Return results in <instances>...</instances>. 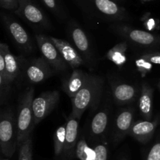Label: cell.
Segmentation results:
<instances>
[{
	"label": "cell",
	"mask_w": 160,
	"mask_h": 160,
	"mask_svg": "<svg viewBox=\"0 0 160 160\" xmlns=\"http://www.w3.org/2000/svg\"><path fill=\"white\" fill-rule=\"evenodd\" d=\"M103 88V79L96 75H90L88 79L76 95L71 98V115L80 119L89 107H93L100 98Z\"/></svg>",
	"instance_id": "1"
},
{
	"label": "cell",
	"mask_w": 160,
	"mask_h": 160,
	"mask_svg": "<svg viewBox=\"0 0 160 160\" xmlns=\"http://www.w3.org/2000/svg\"><path fill=\"white\" fill-rule=\"evenodd\" d=\"M34 88L29 87L23 92L20 99L17 116V146L19 147L28 139L32 131L34 124L33 112Z\"/></svg>",
	"instance_id": "2"
},
{
	"label": "cell",
	"mask_w": 160,
	"mask_h": 160,
	"mask_svg": "<svg viewBox=\"0 0 160 160\" xmlns=\"http://www.w3.org/2000/svg\"><path fill=\"white\" fill-rule=\"evenodd\" d=\"M0 146L2 153L6 157L12 156L17 146V121L10 110L1 114Z\"/></svg>",
	"instance_id": "3"
},
{
	"label": "cell",
	"mask_w": 160,
	"mask_h": 160,
	"mask_svg": "<svg viewBox=\"0 0 160 160\" xmlns=\"http://www.w3.org/2000/svg\"><path fill=\"white\" fill-rule=\"evenodd\" d=\"M35 39L42 57L50 64L54 72L64 71L69 67L50 37L44 35H36Z\"/></svg>",
	"instance_id": "4"
},
{
	"label": "cell",
	"mask_w": 160,
	"mask_h": 160,
	"mask_svg": "<svg viewBox=\"0 0 160 160\" xmlns=\"http://www.w3.org/2000/svg\"><path fill=\"white\" fill-rule=\"evenodd\" d=\"M59 100V93L56 90L43 92L33 100L34 125L48 116L56 108Z\"/></svg>",
	"instance_id": "5"
},
{
	"label": "cell",
	"mask_w": 160,
	"mask_h": 160,
	"mask_svg": "<svg viewBox=\"0 0 160 160\" xmlns=\"http://www.w3.org/2000/svg\"><path fill=\"white\" fill-rule=\"evenodd\" d=\"M2 19L8 34L16 45L25 53L32 51L34 48L32 40L22 25L9 16H3Z\"/></svg>",
	"instance_id": "6"
},
{
	"label": "cell",
	"mask_w": 160,
	"mask_h": 160,
	"mask_svg": "<svg viewBox=\"0 0 160 160\" xmlns=\"http://www.w3.org/2000/svg\"><path fill=\"white\" fill-rule=\"evenodd\" d=\"M52 67L43 57L34 58L28 63L26 68V76L31 83H39L52 76Z\"/></svg>",
	"instance_id": "7"
},
{
	"label": "cell",
	"mask_w": 160,
	"mask_h": 160,
	"mask_svg": "<svg viewBox=\"0 0 160 160\" xmlns=\"http://www.w3.org/2000/svg\"><path fill=\"white\" fill-rule=\"evenodd\" d=\"M66 125L65 144L61 158L62 160H70L75 156V150L78 143V119L70 114Z\"/></svg>",
	"instance_id": "8"
},
{
	"label": "cell",
	"mask_w": 160,
	"mask_h": 160,
	"mask_svg": "<svg viewBox=\"0 0 160 160\" xmlns=\"http://www.w3.org/2000/svg\"><path fill=\"white\" fill-rule=\"evenodd\" d=\"M15 13L33 24H47V18L42 9L31 0H19V7Z\"/></svg>",
	"instance_id": "9"
},
{
	"label": "cell",
	"mask_w": 160,
	"mask_h": 160,
	"mask_svg": "<svg viewBox=\"0 0 160 160\" xmlns=\"http://www.w3.org/2000/svg\"><path fill=\"white\" fill-rule=\"evenodd\" d=\"M159 123V117L152 121L143 120L134 122L128 135L142 144H146L152 138Z\"/></svg>",
	"instance_id": "10"
},
{
	"label": "cell",
	"mask_w": 160,
	"mask_h": 160,
	"mask_svg": "<svg viewBox=\"0 0 160 160\" xmlns=\"http://www.w3.org/2000/svg\"><path fill=\"white\" fill-rule=\"evenodd\" d=\"M51 40L59 50L64 61L67 62L69 67L75 69L84 64V60L78 50L67 41L49 36Z\"/></svg>",
	"instance_id": "11"
},
{
	"label": "cell",
	"mask_w": 160,
	"mask_h": 160,
	"mask_svg": "<svg viewBox=\"0 0 160 160\" xmlns=\"http://www.w3.org/2000/svg\"><path fill=\"white\" fill-rule=\"evenodd\" d=\"M121 31L128 39L138 45L144 46L160 45V35L152 34L150 31L130 28H123Z\"/></svg>",
	"instance_id": "12"
},
{
	"label": "cell",
	"mask_w": 160,
	"mask_h": 160,
	"mask_svg": "<svg viewBox=\"0 0 160 160\" xmlns=\"http://www.w3.org/2000/svg\"><path fill=\"white\" fill-rule=\"evenodd\" d=\"M0 50L4 53L6 72L9 83H12L21 73L23 60L22 56H16L10 53L7 44L2 42L0 44Z\"/></svg>",
	"instance_id": "13"
},
{
	"label": "cell",
	"mask_w": 160,
	"mask_h": 160,
	"mask_svg": "<svg viewBox=\"0 0 160 160\" xmlns=\"http://www.w3.org/2000/svg\"><path fill=\"white\" fill-rule=\"evenodd\" d=\"M134 111L132 108H125L118 113L115 121L114 141L116 143L120 142L126 135H128L134 123Z\"/></svg>",
	"instance_id": "14"
},
{
	"label": "cell",
	"mask_w": 160,
	"mask_h": 160,
	"mask_svg": "<svg viewBox=\"0 0 160 160\" xmlns=\"http://www.w3.org/2000/svg\"><path fill=\"white\" fill-rule=\"evenodd\" d=\"M89 75L90 74L86 73L81 69H73L70 78L62 85V89L70 99L73 98L85 84L87 80L88 79Z\"/></svg>",
	"instance_id": "15"
},
{
	"label": "cell",
	"mask_w": 160,
	"mask_h": 160,
	"mask_svg": "<svg viewBox=\"0 0 160 160\" xmlns=\"http://www.w3.org/2000/svg\"><path fill=\"white\" fill-rule=\"evenodd\" d=\"M114 100L118 104H126L134 101L138 94V89L132 85L117 83L112 86Z\"/></svg>",
	"instance_id": "16"
},
{
	"label": "cell",
	"mask_w": 160,
	"mask_h": 160,
	"mask_svg": "<svg viewBox=\"0 0 160 160\" xmlns=\"http://www.w3.org/2000/svg\"><path fill=\"white\" fill-rule=\"evenodd\" d=\"M153 93L154 90L148 83H142L139 97V110L145 120H151L152 117Z\"/></svg>",
	"instance_id": "17"
},
{
	"label": "cell",
	"mask_w": 160,
	"mask_h": 160,
	"mask_svg": "<svg viewBox=\"0 0 160 160\" xmlns=\"http://www.w3.org/2000/svg\"><path fill=\"white\" fill-rule=\"evenodd\" d=\"M70 38L81 56L88 60L91 56L90 44L84 31L79 27L73 26L70 30Z\"/></svg>",
	"instance_id": "18"
},
{
	"label": "cell",
	"mask_w": 160,
	"mask_h": 160,
	"mask_svg": "<svg viewBox=\"0 0 160 160\" xmlns=\"http://www.w3.org/2000/svg\"><path fill=\"white\" fill-rule=\"evenodd\" d=\"M109 124V111L107 109L98 111L91 122V134L92 137L99 139L104 135Z\"/></svg>",
	"instance_id": "19"
},
{
	"label": "cell",
	"mask_w": 160,
	"mask_h": 160,
	"mask_svg": "<svg viewBox=\"0 0 160 160\" xmlns=\"http://www.w3.org/2000/svg\"><path fill=\"white\" fill-rule=\"evenodd\" d=\"M97 9L103 14L120 18L124 13V9L112 0H95Z\"/></svg>",
	"instance_id": "20"
},
{
	"label": "cell",
	"mask_w": 160,
	"mask_h": 160,
	"mask_svg": "<svg viewBox=\"0 0 160 160\" xmlns=\"http://www.w3.org/2000/svg\"><path fill=\"white\" fill-rule=\"evenodd\" d=\"M128 45L126 42H121L117 43L111 48L106 53V57L109 61L117 66H123L127 61L126 52Z\"/></svg>",
	"instance_id": "21"
},
{
	"label": "cell",
	"mask_w": 160,
	"mask_h": 160,
	"mask_svg": "<svg viewBox=\"0 0 160 160\" xmlns=\"http://www.w3.org/2000/svg\"><path fill=\"white\" fill-rule=\"evenodd\" d=\"M75 156L80 160H95V151L88 144L84 138H80L77 143Z\"/></svg>",
	"instance_id": "22"
},
{
	"label": "cell",
	"mask_w": 160,
	"mask_h": 160,
	"mask_svg": "<svg viewBox=\"0 0 160 160\" xmlns=\"http://www.w3.org/2000/svg\"><path fill=\"white\" fill-rule=\"evenodd\" d=\"M66 129L67 125L63 124L58 127L55 131L53 141H54V155L56 158L62 156L64 144H65Z\"/></svg>",
	"instance_id": "23"
},
{
	"label": "cell",
	"mask_w": 160,
	"mask_h": 160,
	"mask_svg": "<svg viewBox=\"0 0 160 160\" xmlns=\"http://www.w3.org/2000/svg\"><path fill=\"white\" fill-rule=\"evenodd\" d=\"M32 139L28 138L20 147L18 160H32Z\"/></svg>",
	"instance_id": "24"
},
{
	"label": "cell",
	"mask_w": 160,
	"mask_h": 160,
	"mask_svg": "<svg viewBox=\"0 0 160 160\" xmlns=\"http://www.w3.org/2000/svg\"><path fill=\"white\" fill-rule=\"evenodd\" d=\"M136 67L142 77H145L148 73H149L152 69V63L148 61L143 56H141L135 61Z\"/></svg>",
	"instance_id": "25"
},
{
	"label": "cell",
	"mask_w": 160,
	"mask_h": 160,
	"mask_svg": "<svg viewBox=\"0 0 160 160\" xmlns=\"http://www.w3.org/2000/svg\"><path fill=\"white\" fill-rule=\"evenodd\" d=\"M143 26L148 31H155V30L159 29V21L158 19L154 18L151 17L150 13H147L146 16L143 17Z\"/></svg>",
	"instance_id": "26"
},
{
	"label": "cell",
	"mask_w": 160,
	"mask_h": 160,
	"mask_svg": "<svg viewBox=\"0 0 160 160\" xmlns=\"http://www.w3.org/2000/svg\"><path fill=\"white\" fill-rule=\"evenodd\" d=\"M95 151V160L108 159V147L106 144L99 143L93 147Z\"/></svg>",
	"instance_id": "27"
},
{
	"label": "cell",
	"mask_w": 160,
	"mask_h": 160,
	"mask_svg": "<svg viewBox=\"0 0 160 160\" xmlns=\"http://www.w3.org/2000/svg\"><path fill=\"white\" fill-rule=\"evenodd\" d=\"M145 160H160V141L153 144Z\"/></svg>",
	"instance_id": "28"
},
{
	"label": "cell",
	"mask_w": 160,
	"mask_h": 160,
	"mask_svg": "<svg viewBox=\"0 0 160 160\" xmlns=\"http://www.w3.org/2000/svg\"><path fill=\"white\" fill-rule=\"evenodd\" d=\"M0 5L4 9L16 11L19 7V0H0Z\"/></svg>",
	"instance_id": "29"
},
{
	"label": "cell",
	"mask_w": 160,
	"mask_h": 160,
	"mask_svg": "<svg viewBox=\"0 0 160 160\" xmlns=\"http://www.w3.org/2000/svg\"><path fill=\"white\" fill-rule=\"evenodd\" d=\"M144 58L148 60L152 64H160V53H145L142 55Z\"/></svg>",
	"instance_id": "30"
},
{
	"label": "cell",
	"mask_w": 160,
	"mask_h": 160,
	"mask_svg": "<svg viewBox=\"0 0 160 160\" xmlns=\"http://www.w3.org/2000/svg\"><path fill=\"white\" fill-rule=\"evenodd\" d=\"M42 1L45 3V6L48 8H49V9L55 10L56 9V7H57L56 0H42Z\"/></svg>",
	"instance_id": "31"
},
{
	"label": "cell",
	"mask_w": 160,
	"mask_h": 160,
	"mask_svg": "<svg viewBox=\"0 0 160 160\" xmlns=\"http://www.w3.org/2000/svg\"><path fill=\"white\" fill-rule=\"evenodd\" d=\"M149 1H152V0H142V3H146V2H149Z\"/></svg>",
	"instance_id": "32"
},
{
	"label": "cell",
	"mask_w": 160,
	"mask_h": 160,
	"mask_svg": "<svg viewBox=\"0 0 160 160\" xmlns=\"http://www.w3.org/2000/svg\"><path fill=\"white\" fill-rule=\"evenodd\" d=\"M159 90H160V82L159 83Z\"/></svg>",
	"instance_id": "33"
},
{
	"label": "cell",
	"mask_w": 160,
	"mask_h": 160,
	"mask_svg": "<svg viewBox=\"0 0 160 160\" xmlns=\"http://www.w3.org/2000/svg\"><path fill=\"white\" fill-rule=\"evenodd\" d=\"M2 160H9V159H8V158H4V159H2Z\"/></svg>",
	"instance_id": "34"
},
{
	"label": "cell",
	"mask_w": 160,
	"mask_h": 160,
	"mask_svg": "<svg viewBox=\"0 0 160 160\" xmlns=\"http://www.w3.org/2000/svg\"><path fill=\"white\" fill-rule=\"evenodd\" d=\"M120 160H126V159H120Z\"/></svg>",
	"instance_id": "35"
}]
</instances>
